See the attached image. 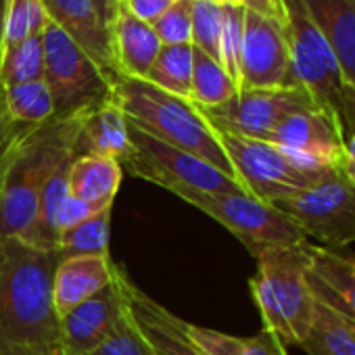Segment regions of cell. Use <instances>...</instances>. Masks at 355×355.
Listing matches in <instances>:
<instances>
[{"label": "cell", "instance_id": "obj_1", "mask_svg": "<svg viewBox=\"0 0 355 355\" xmlns=\"http://www.w3.org/2000/svg\"><path fill=\"white\" fill-rule=\"evenodd\" d=\"M59 253L0 239V338L36 353L65 355L53 303Z\"/></svg>", "mask_w": 355, "mask_h": 355}, {"label": "cell", "instance_id": "obj_2", "mask_svg": "<svg viewBox=\"0 0 355 355\" xmlns=\"http://www.w3.org/2000/svg\"><path fill=\"white\" fill-rule=\"evenodd\" d=\"M86 113L51 117L21 138L0 193V239H19L30 228L49 180L76 157Z\"/></svg>", "mask_w": 355, "mask_h": 355}, {"label": "cell", "instance_id": "obj_3", "mask_svg": "<svg viewBox=\"0 0 355 355\" xmlns=\"http://www.w3.org/2000/svg\"><path fill=\"white\" fill-rule=\"evenodd\" d=\"M111 98L134 128L169 146L205 159L220 171L239 180L218 132L203 117L201 109L189 98L169 94L146 80L128 76L115 78Z\"/></svg>", "mask_w": 355, "mask_h": 355}, {"label": "cell", "instance_id": "obj_4", "mask_svg": "<svg viewBox=\"0 0 355 355\" xmlns=\"http://www.w3.org/2000/svg\"><path fill=\"white\" fill-rule=\"evenodd\" d=\"M255 261L257 272L251 276L249 288L261 313L263 330L284 349L301 347L313 315L307 241L295 247L263 251Z\"/></svg>", "mask_w": 355, "mask_h": 355}, {"label": "cell", "instance_id": "obj_5", "mask_svg": "<svg viewBox=\"0 0 355 355\" xmlns=\"http://www.w3.org/2000/svg\"><path fill=\"white\" fill-rule=\"evenodd\" d=\"M284 5L291 86L303 88L320 109L328 111L347 138L355 132V90L347 84L334 53L309 17L303 0H284Z\"/></svg>", "mask_w": 355, "mask_h": 355}, {"label": "cell", "instance_id": "obj_6", "mask_svg": "<svg viewBox=\"0 0 355 355\" xmlns=\"http://www.w3.org/2000/svg\"><path fill=\"white\" fill-rule=\"evenodd\" d=\"M218 136L243 189L266 203H276L305 191L334 169L307 163L268 140L222 132H218Z\"/></svg>", "mask_w": 355, "mask_h": 355}, {"label": "cell", "instance_id": "obj_7", "mask_svg": "<svg viewBox=\"0 0 355 355\" xmlns=\"http://www.w3.org/2000/svg\"><path fill=\"white\" fill-rule=\"evenodd\" d=\"M175 197H180L189 205L222 224L245 245L253 257L261 255L263 251L295 247L307 241L293 218H288L276 205L266 203L249 193L182 191Z\"/></svg>", "mask_w": 355, "mask_h": 355}, {"label": "cell", "instance_id": "obj_8", "mask_svg": "<svg viewBox=\"0 0 355 355\" xmlns=\"http://www.w3.org/2000/svg\"><path fill=\"white\" fill-rule=\"evenodd\" d=\"M130 153L119 163L121 169L140 180L153 182L173 195L182 191L197 193H247L239 180L220 171L205 159L169 146L128 123Z\"/></svg>", "mask_w": 355, "mask_h": 355}, {"label": "cell", "instance_id": "obj_9", "mask_svg": "<svg viewBox=\"0 0 355 355\" xmlns=\"http://www.w3.org/2000/svg\"><path fill=\"white\" fill-rule=\"evenodd\" d=\"M44 82L53 94L55 117L92 111L113 96V80L53 21L44 34Z\"/></svg>", "mask_w": 355, "mask_h": 355}, {"label": "cell", "instance_id": "obj_10", "mask_svg": "<svg viewBox=\"0 0 355 355\" xmlns=\"http://www.w3.org/2000/svg\"><path fill=\"white\" fill-rule=\"evenodd\" d=\"M272 205L293 218L305 239H315L320 247L340 251L355 243V187L347 182L338 167L313 187Z\"/></svg>", "mask_w": 355, "mask_h": 355}, {"label": "cell", "instance_id": "obj_11", "mask_svg": "<svg viewBox=\"0 0 355 355\" xmlns=\"http://www.w3.org/2000/svg\"><path fill=\"white\" fill-rule=\"evenodd\" d=\"M318 107L299 86L282 88H245L218 107L201 109L216 132L243 138L268 140L272 130L291 113Z\"/></svg>", "mask_w": 355, "mask_h": 355}, {"label": "cell", "instance_id": "obj_12", "mask_svg": "<svg viewBox=\"0 0 355 355\" xmlns=\"http://www.w3.org/2000/svg\"><path fill=\"white\" fill-rule=\"evenodd\" d=\"M291 86V57L286 30L272 17L245 7L241 49V88Z\"/></svg>", "mask_w": 355, "mask_h": 355}, {"label": "cell", "instance_id": "obj_13", "mask_svg": "<svg viewBox=\"0 0 355 355\" xmlns=\"http://www.w3.org/2000/svg\"><path fill=\"white\" fill-rule=\"evenodd\" d=\"M268 142L307 163L320 167H338L345 148V134L328 111L320 107H307L284 117L272 130Z\"/></svg>", "mask_w": 355, "mask_h": 355}, {"label": "cell", "instance_id": "obj_14", "mask_svg": "<svg viewBox=\"0 0 355 355\" xmlns=\"http://www.w3.org/2000/svg\"><path fill=\"white\" fill-rule=\"evenodd\" d=\"M125 315V299L119 284V266L113 282L61 318L65 355H88L98 349Z\"/></svg>", "mask_w": 355, "mask_h": 355}, {"label": "cell", "instance_id": "obj_15", "mask_svg": "<svg viewBox=\"0 0 355 355\" xmlns=\"http://www.w3.org/2000/svg\"><path fill=\"white\" fill-rule=\"evenodd\" d=\"M119 284L128 315L155 355H203L191 340L187 322L138 288L123 268H119Z\"/></svg>", "mask_w": 355, "mask_h": 355}, {"label": "cell", "instance_id": "obj_16", "mask_svg": "<svg viewBox=\"0 0 355 355\" xmlns=\"http://www.w3.org/2000/svg\"><path fill=\"white\" fill-rule=\"evenodd\" d=\"M42 5L49 19L115 82L119 73L113 61L111 36L92 0H42Z\"/></svg>", "mask_w": 355, "mask_h": 355}, {"label": "cell", "instance_id": "obj_17", "mask_svg": "<svg viewBox=\"0 0 355 355\" xmlns=\"http://www.w3.org/2000/svg\"><path fill=\"white\" fill-rule=\"evenodd\" d=\"M115 268L117 263L111 255L61 257L53 280V303L59 320L107 288L115 278Z\"/></svg>", "mask_w": 355, "mask_h": 355}, {"label": "cell", "instance_id": "obj_18", "mask_svg": "<svg viewBox=\"0 0 355 355\" xmlns=\"http://www.w3.org/2000/svg\"><path fill=\"white\" fill-rule=\"evenodd\" d=\"M307 276L313 295L355 322V255L307 241Z\"/></svg>", "mask_w": 355, "mask_h": 355}, {"label": "cell", "instance_id": "obj_19", "mask_svg": "<svg viewBox=\"0 0 355 355\" xmlns=\"http://www.w3.org/2000/svg\"><path fill=\"white\" fill-rule=\"evenodd\" d=\"M109 36L117 73L136 80H146L163 46L153 26L119 9L109 28Z\"/></svg>", "mask_w": 355, "mask_h": 355}, {"label": "cell", "instance_id": "obj_20", "mask_svg": "<svg viewBox=\"0 0 355 355\" xmlns=\"http://www.w3.org/2000/svg\"><path fill=\"white\" fill-rule=\"evenodd\" d=\"M303 5L334 53L347 84L355 90V3L303 0Z\"/></svg>", "mask_w": 355, "mask_h": 355}, {"label": "cell", "instance_id": "obj_21", "mask_svg": "<svg viewBox=\"0 0 355 355\" xmlns=\"http://www.w3.org/2000/svg\"><path fill=\"white\" fill-rule=\"evenodd\" d=\"M130 148L132 144L128 119L121 113V109L113 103V98L86 113L76 142V157L98 155L121 163L128 157Z\"/></svg>", "mask_w": 355, "mask_h": 355}, {"label": "cell", "instance_id": "obj_22", "mask_svg": "<svg viewBox=\"0 0 355 355\" xmlns=\"http://www.w3.org/2000/svg\"><path fill=\"white\" fill-rule=\"evenodd\" d=\"M123 169L117 161L98 155H78L69 163L67 193L96 209L113 207Z\"/></svg>", "mask_w": 355, "mask_h": 355}, {"label": "cell", "instance_id": "obj_23", "mask_svg": "<svg viewBox=\"0 0 355 355\" xmlns=\"http://www.w3.org/2000/svg\"><path fill=\"white\" fill-rule=\"evenodd\" d=\"M301 349L307 355H355V322L313 295L311 326Z\"/></svg>", "mask_w": 355, "mask_h": 355}, {"label": "cell", "instance_id": "obj_24", "mask_svg": "<svg viewBox=\"0 0 355 355\" xmlns=\"http://www.w3.org/2000/svg\"><path fill=\"white\" fill-rule=\"evenodd\" d=\"M73 161V159H71ZM69 161V163H71ZM69 163H65L51 180L40 197V205H38V214L34 218V222L30 224V228L19 236V241L49 251V253H59V243H61V232H59V211L61 205L65 201L67 193V171H69Z\"/></svg>", "mask_w": 355, "mask_h": 355}, {"label": "cell", "instance_id": "obj_25", "mask_svg": "<svg viewBox=\"0 0 355 355\" xmlns=\"http://www.w3.org/2000/svg\"><path fill=\"white\" fill-rule=\"evenodd\" d=\"M187 330L203 355H286V349L266 330L257 336H234L195 324H187Z\"/></svg>", "mask_w": 355, "mask_h": 355}, {"label": "cell", "instance_id": "obj_26", "mask_svg": "<svg viewBox=\"0 0 355 355\" xmlns=\"http://www.w3.org/2000/svg\"><path fill=\"white\" fill-rule=\"evenodd\" d=\"M239 92V86L228 76L222 63L193 46V84L191 103L199 109L224 105Z\"/></svg>", "mask_w": 355, "mask_h": 355}, {"label": "cell", "instance_id": "obj_27", "mask_svg": "<svg viewBox=\"0 0 355 355\" xmlns=\"http://www.w3.org/2000/svg\"><path fill=\"white\" fill-rule=\"evenodd\" d=\"M146 82L153 86L191 98V84H193V44H175V46H161Z\"/></svg>", "mask_w": 355, "mask_h": 355}, {"label": "cell", "instance_id": "obj_28", "mask_svg": "<svg viewBox=\"0 0 355 355\" xmlns=\"http://www.w3.org/2000/svg\"><path fill=\"white\" fill-rule=\"evenodd\" d=\"M44 80V44L42 36L5 46L0 59V84L5 88Z\"/></svg>", "mask_w": 355, "mask_h": 355}, {"label": "cell", "instance_id": "obj_29", "mask_svg": "<svg viewBox=\"0 0 355 355\" xmlns=\"http://www.w3.org/2000/svg\"><path fill=\"white\" fill-rule=\"evenodd\" d=\"M7 111L13 121L26 125H40L55 117V103L53 94L44 80L17 84L5 88Z\"/></svg>", "mask_w": 355, "mask_h": 355}, {"label": "cell", "instance_id": "obj_30", "mask_svg": "<svg viewBox=\"0 0 355 355\" xmlns=\"http://www.w3.org/2000/svg\"><path fill=\"white\" fill-rule=\"evenodd\" d=\"M111 209L113 207L101 209L86 222L65 232L59 243V255H109Z\"/></svg>", "mask_w": 355, "mask_h": 355}, {"label": "cell", "instance_id": "obj_31", "mask_svg": "<svg viewBox=\"0 0 355 355\" xmlns=\"http://www.w3.org/2000/svg\"><path fill=\"white\" fill-rule=\"evenodd\" d=\"M49 21L51 19L44 11L42 0H9L5 46L42 36Z\"/></svg>", "mask_w": 355, "mask_h": 355}, {"label": "cell", "instance_id": "obj_32", "mask_svg": "<svg viewBox=\"0 0 355 355\" xmlns=\"http://www.w3.org/2000/svg\"><path fill=\"white\" fill-rule=\"evenodd\" d=\"M224 24V5L211 0L193 3V46L220 61V38Z\"/></svg>", "mask_w": 355, "mask_h": 355}, {"label": "cell", "instance_id": "obj_33", "mask_svg": "<svg viewBox=\"0 0 355 355\" xmlns=\"http://www.w3.org/2000/svg\"><path fill=\"white\" fill-rule=\"evenodd\" d=\"M245 30V5H224V24L220 38V61L234 84L241 88V49Z\"/></svg>", "mask_w": 355, "mask_h": 355}, {"label": "cell", "instance_id": "obj_34", "mask_svg": "<svg viewBox=\"0 0 355 355\" xmlns=\"http://www.w3.org/2000/svg\"><path fill=\"white\" fill-rule=\"evenodd\" d=\"M193 3L195 0H178L153 24V30L163 46L193 44Z\"/></svg>", "mask_w": 355, "mask_h": 355}, {"label": "cell", "instance_id": "obj_35", "mask_svg": "<svg viewBox=\"0 0 355 355\" xmlns=\"http://www.w3.org/2000/svg\"><path fill=\"white\" fill-rule=\"evenodd\" d=\"M32 125L26 123H17L11 119L9 111H7V98H5V86L0 84V193H3V184L7 171L13 163V157L17 153V146L21 142V138L28 134Z\"/></svg>", "mask_w": 355, "mask_h": 355}, {"label": "cell", "instance_id": "obj_36", "mask_svg": "<svg viewBox=\"0 0 355 355\" xmlns=\"http://www.w3.org/2000/svg\"><path fill=\"white\" fill-rule=\"evenodd\" d=\"M88 355H155V353L150 351L146 340L140 336V332L136 330L125 309V315L121 318L117 328L111 332V336Z\"/></svg>", "mask_w": 355, "mask_h": 355}, {"label": "cell", "instance_id": "obj_37", "mask_svg": "<svg viewBox=\"0 0 355 355\" xmlns=\"http://www.w3.org/2000/svg\"><path fill=\"white\" fill-rule=\"evenodd\" d=\"M107 209V207H105ZM101 209H96V207H92V205H88V203H84V201H80V199H76V197H71V195H67L65 197V201H63V205H61V211H59V232H61V236L65 234V232H69L71 228H76L78 224H82V222H86L88 218H92L94 214H98Z\"/></svg>", "mask_w": 355, "mask_h": 355}, {"label": "cell", "instance_id": "obj_38", "mask_svg": "<svg viewBox=\"0 0 355 355\" xmlns=\"http://www.w3.org/2000/svg\"><path fill=\"white\" fill-rule=\"evenodd\" d=\"M169 5H171L169 0H119L121 11L150 26L167 11Z\"/></svg>", "mask_w": 355, "mask_h": 355}, {"label": "cell", "instance_id": "obj_39", "mask_svg": "<svg viewBox=\"0 0 355 355\" xmlns=\"http://www.w3.org/2000/svg\"><path fill=\"white\" fill-rule=\"evenodd\" d=\"M241 3L251 11H255L259 15H266V17H272L278 24L286 26V5H284V0H241Z\"/></svg>", "mask_w": 355, "mask_h": 355}, {"label": "cell", "instance_id": "obj_40", "mask_svg": "<svg viewBox=\"0 0 355 355\" xmlns=\"http://www.w3.org/2000/svg\"><path fill=\"white\" fill-rule=\"evenodd\" d=\"M338 169L347 178V182L351 187H355V132L345 138V148H343Z\"/></svg>", "mask_w": 355, "mask_h": 355}, {"label": "cell", "instance_id": "obj_41", "mask_svg": "<svg viewBox=\"0 0 355 355\" xmlns=\"http://www.w3.org/2000/svg\"><path fill=\"white\" fill-rule=\"evenodd\" d=\"M92 5L98 11L103 24L109 30L111 24H113V19H115V15H117V11H119V0H92Z\"/></svg>", "mask_w": 355, "mask_h": 355}, {"label": "cell", "instance_id": "obj_42", "mask_svg": "<svg viewBox=\"0 0 355 355\" xmlns=\"http://www.w3.org/2000/svg\"><path fill=\"white\" fill-rule=\"evenodd\" d=\"M7 13H9V0H0V59H3V51H5Z\"/></svg>", "mask_w": 355, "mask_h": 355}, {"label": "cell", "instance_id": "obj_43", "mask_svg": "<svg viewBox=\"0 0 355 355\" xmlns=\"http://www.w3.org/2000/svg\"><path fill=\"white\" fill-rule=\"evenodd\" d=\"M0 355H44V353H36V351H30V349H21V347H15L7 340L0 338Z\"/></svg>", "mask_w": 355, "mask_h": 355}, {"label": "cell", "instance_id": "obj_44", "mask_svg": "<svg viewBox=\"0 0 355 355\" xmlns=\"http://www.w3.org/2000/svg\"><path fill=\"white\" fill-rule=\"evenodd\" d=\"M211 3H220V5H234V3H241V0H211ZM243 5V3H241Z\"/></svg>", "mask_w": 355, "mask_h": 355}, {"label": "cell", "instance_id": "obj_45", "mask_svg": "<svg viewBox=\"0 0 355 355\" xmlns=\"http://www.w3.org/2000/svg\"><path fill=\"white\" fill-rule=\"evenodd\" d=\"M169 3H178V0H169Z\"/></svg>", "mask_w": 355, "mask_h": 355}, {"label": "cell", "instance_id": "obj_46", "mask_svg": "<svg viewBox=\"0 0 355 355\" xmlns=\"http://www.w3.org/2000/svg\"><path fill=\"white\" fill-rule=\"evenodd\" d=\"M351 3H355V0H351Z\"/></svg>", "mask_w": 355, "mask_h": 355}]
</instances>
